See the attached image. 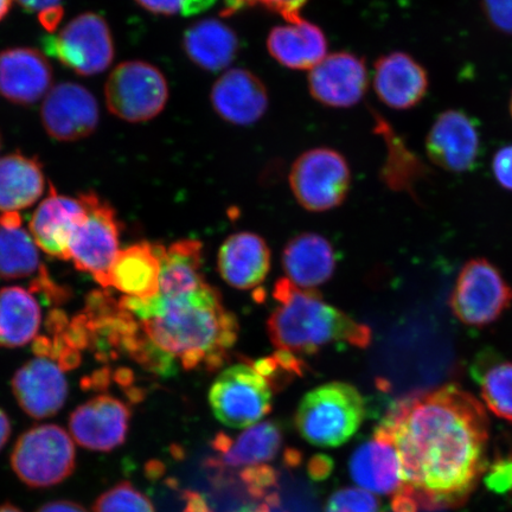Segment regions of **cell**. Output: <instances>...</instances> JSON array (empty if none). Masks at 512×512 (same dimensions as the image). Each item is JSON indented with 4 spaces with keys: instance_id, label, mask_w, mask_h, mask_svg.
<instances>
[{
    "instance_id": "obj_2",
    "label": "cell",
    "mask_w": 512,
    "mask_h": 512,
    "mask_svg": "<svg viewBox=\"0 0 512 512\" xmlns=\"http://www.w3.org/2000/svg\"><path fill=\"white\" fill-rule=\"evenodd\" d=\"M119 305L137 320L153 347L187 370L221 367L238 339V320L207 283L149 299L125 296Z\"/></svg>"
},
{
    "instance_id": "obj_25",
    "label": "cell",
    "mask_w": 512,
    "mask_h": 512,
    "mask_svg": "<svg viewBox=\"0 0 512 512\" xmlns=\"http://www.w3.org/2000/svg\"><path fill=\"white\" fill-rule=\"evenodd\" d=\"M160 258L157 246L142 242L120 251L110 271V286L126 297L149 299L159 292Z\"/></svg>"
},
{
    "instance_id": "obj_28",
    "label": "cell",
    "mask_w": 512,
    "mask_h": 512,
    "mask_svg": "<svg viewBox=\"0 0 512 512\" xmlns=\"http://www.w3.org/2000/svg\"><path fill=\"white\" fill-rule=\"evenodd\" d=\"M283 445V432L277 422L266 421L249 427L238 439H230L219 458H210L206 466L216 471L249 467L271 462Z\"/></svg>"
},
{
    "instance_id": "obj_10",
    "label": "cell",
    "mask_w": 512,
    "mask_h": 512,
    "mask_svg": "<svg viewBox=\"0 0 512 512\" xmlns=\"http://www.w3.org/2000/svg\"><path fill=\"white\" fill-rule=\"evenodd\" d=\"M209 403L223 425L251 427L271 412V382L254 366L235 364L217 376L210 388Z\"/></svg>"
},
{
    "instance_id": "obj_45",
    "label": "cell",
    "mask_w": 512,
    "mask_h": 512,
    "mask_svg": "<svg viewBox=\"0 0 512 512\" xmlns=\"http://www.w3.org/2000/svg\"><path fill=\"white\" fill-rule=\"evenodd\" d=\"M11 434V424L2 409H0V450L8 443Z\"/></svg>"
},
{
    "instance_id": "obj_44",
    "label": "cell",
    "mask_w": 512,
    "mask_h": 512,
    "mask_svg": "<svg viewBox=\"0 0 512 512\" xmlns=\"http://www.w3.org/2000/svg\"><path fill=\"white\" fill-rule=\"evenodd\" d=\"M36 512H89L82 505L70 501H55L42 505Z\"/></svg>"
},
{
    "instance_id": "obj_48",
    "label": "cell",
    "mask_w": 512,
    "mask_h": 512,
    "mask_svg": "<svg viewBox=\"0 0 512 512\" xmlns=\"http://www.w3.org/2000/svg\"><path fill=\"white\" fill-rule=\"evenodd\" d=\"M236 512H270V507H268V504H261L259 507L256 508H243Z\"/></svg>"
},
{
    "instance_id": "obj_40",
    "label": "cell",
    "mask_w": 512,
    "mask_h": 512,
    "mask_svg": "<svg viewBox=\"0 0 512 512\" xmlns=\"http://www.w3.org/2000/svg\"><path fill=\"white\" fill-rule=\"evenodd\" d=\"M136 3L153 15L170 17L181 14L183 0H136Z\"/></svg>"
},
{
    "instance_id": "obj_26",
    "label": "cell",
    "mask_w": 512,
    "mask_h": 512,
    "mask_svg": "<svg viewBox=\"0 0 512 512\" xmlns=\"http://www.w3.org/2000/svg\"><path fill=\"white\" fill-rule=\"evenodd\" d=\"M350 475L361 489L394 495L401 486L400 462L395 448L387 441L373 438L352 454Z\"/></svg>"
},
{
    "instance_id": "obj_51",
    "label": "cell",
    "mask_w": 512,
    "mask_h": 512,
    "mask_svg": "<svg viewBox=\"0 0 512 512\" xmlns=\"http://www.w3.org/2000/svg\"><path fill=\"white\" fill-rule=\"evenodd\" d=\"M3 140H2V134H0V150H2Z\"/></svg>"
},
{
    "instance_id": "obj_36",
    "label": "cell",
    "mask_w": 512,
    "mask_h": 512,
    "mask_svg": "<svg viewBox=\"0 0 512 512\" xmlns=\"http://www.w3.org/2000/svg\"><path fill=\"white\" fill-rule=\"evenodd\" d=\"M24 10L37 14L44 29L53 32L63 17L62 0H17Z\"/></svg>"
},
{
    "instance_id": "obj_38",
    "label": "cell",
    "mask_w": 512,
    "mask_h": 512,
    "mask_svg": "<svg viewBox=\"0 0 512 512\" xmlns=\"http://www.w3.org/2000/svg\"><path fill=\"white\" fill-rule=\"evenodd\" d=\"M482 8L492 28L512 36V0H482Z\"/></svg>"
},
{
    "instance_id": "obj_13",
    "label": "cell",
    "mask_w": 512,
    "mask_h": 512,
    "mask_svg": "<svg viewBox=\"0 0 512 512\" xmlns=\"http://www.w3.org/2000/svg\"><path fill=\"white\" fill-rule=\"evenodd\" d=\"M312 99L330 108L354 107L366 96L369 70L366 60L350 51L328 54L307 75Z\"/></svg>"
},
{
    "instance_id": "obj_15",
    "label": "cell",
    "mask_w": 512,
    "mask_h": 512,
    "mask_svg": "<svg viewBox=\"0 0 512 512\" xmlns=\"http://www.w3.org/2000/svg\"><path fill=\"white\" fill-rule=\"evenodd\" d=\"M210 105L228 124L251 126L268 110L270 95L264 82L251 70L229 68L210 89Z\"/></svg>"
},
{
    "instance_id": "obj_9",
    "label": "cell",
    "mask_w": 512,
    "mask_h": 512,
    "mask_svg": "<svg viewBox=\"0 0 512 512\" xmlns=\"http://www.w3.org/2000/svg\"><path fill=\"white\" fill-rule=\"evenodd\" d=\"M512 304V287L489 260L467 261L450 297V307L459 322L484 328L497 322Z\"/></svg>"
},
{
    "instance_id": "obj_19",
    "label": "cell",
    "mask_w": 512,
    "mask_h": 512,
    "mask_svg": "<svg viewBox=\"0 0 512 512\" xmlns=\"http://www.w3.org/2000/svg\"><path fill=\"white\" fill-rule=\"evenodd\" d=\"M12 390L25 413L34 419H46L61 411L68 386L60 366L49 358L37 357L17 371Z\"/></svg>"
},
{
    "instance_id": "obj_46",
    "label": "cell",
    "mask_w": 512,
    "mask_h": 512,
    "mask_svg": "<svg viewBox=\"0 0 512 512\" xmlns=\"http://www.w3.org/2000/svg\"><path fill=\"white\" fill-rule=\"evenodd\" d=\"M303 456L297 450H292V448H288L285 452V463L288 467H296L302 464Z\"/></svg>"
},
{
    "instance_id": "obj_4",
    "label": "cell",
    "mask_w": 512,
    "mask_h": 512,
    "mask_svg": "<svg viewBox=\"0 0 512 512\" xmlns=\"http://www.w3.org/2000/svg\"><path fill=\"white\" fill-rule=\"evenodd\" d=\"M366 413V402L356 387L330 382L304 396L297 409L296 426L307 443L337 447L354 437Z\"/></svg>"
},
{
    "instance_id": "obj_24",
    "label": "cell",
    "mask_w": 512,
    "mask_h": 512,
    "mask_svg": "<svg viewBox=\"0 0 512 512\" xmlns=\"http://www.w3.org/2000/svg\"><path fill=\"white\" fill-rule=\"evenodd\" d=\"M287 280L304 291L329 281L336 268L331 243L315 233H303L287 243L283 254Z\"/></svg>"
},
{
    "instance_id": "obj_35",
    "label": "cell",
    "mask_w": 512,
    "mask_h": 512,
    "mask_svg": "<svg viewBox=\"0 0 512 512\" xmlns=\"http://www.w3.org/2000/svg\"><path fill=\"white\" fill-rule=\"evenodd\" d=\"M278 472L266 464L245 467L240 478L245 483L248 494L254 498H267L271 489L278 484ZM273 495V494H272Z\"/></svg>"
},
{
    "instance_id": "obj_17",
    "label": "cell",
    "mask_w": 512,
    "mask_h": 512,
    "mask_svg": "<svg viewBox=\"0 0 512 512\" xmlns=\"http://www.w3.org/2000/svg\"><path fill=\"white\" fill-rule=\"evenodd\" d=\"M373 87L382 104L396 111H407L425 99L430 76L411 54L392 51L375 62Z\"/></svg>"
},
{
    "instance_id": "obj_50",
    "label": "cell",
    "mask_w": 512,
    "mask_h": 512,
    "mask_svg": "<svg viewBox=\"0 0 512 512\" xmlns=\"http://www.w3.org/2000/svg\"><path fill=\"white\" fill-rule=\"evenodd\" d=\"M509 111H510V115H511V118H512V92H511L510 102H509Z\"/></svg>"
},
{
    "instance_id": "obj_14",
    "label": "cell",
    "mask_w": 512,
    "mask_h": 512,
    "mask_svg": "<svg viewBox=\"0 0 512 512\" xmlns=\"http://www.w3.org/2000/svg\"><path fill=\"white\" fill-rule=\"evenodd\" d=\"M41 120L51 138L76 142L91 136L98 127L99 104L79 83L62 82L44 96Z\"/></svg>"
},
{
    "instance_id": "obj_31",
    "label": "cell",
    "mask_w": 512,
    "mask_h": 512,
    "mask_svg": "<svg viewBox=\"0 0 512 512\" xmlns=\"http://www.w3.org/2000/svg\"><path fill=\"white\" fill-rule=\"evenodd\" d=\"M476 373L486 407L498 418L512 422V362H495Z\"/></svg>"
},
{
    "instance_id": "obj_39",
    "label": "cell",
    "mask_w": 512,
    "mask_h": 512,
    "mask_svg": "<svg viewBox=\"0 0 512 512\" xmlns=\"http://www.w3.org/2000/svg\"><path fill=\"white\" fill-rule=\"evenodd\" d=\"M492 171L499 185L512 191V144L502 147L492 159Z\"/></svg>"
},
{
    "instance_id": "obj_34",
    "label": "cell",
    "mask_w": 512,
    "mask_h": 512,
    "mask_svg": "<svg viewBox=\"0 0 512 512\" xmlns=\"http://www.w3.org/2000/svg\"><path fill=\"white\" fill-rule=\"evenodd\" d=\"M325 512H381V503L364 489L345 488L335 492L325 505Z\"/></svg>"
},
{
    "instance_id": "obj_11",
    "label": "cell",
    "mask_w": 512,
    "mask_h": 512,
    "mask_svg": "<svg viewBox=\"0 0 512 512\" xmlns=\"http://www.w3.org/2000/svg\"><path fill=\"white\" fill-rule=\"evenodd\" d=\"M44 48L64 67L82 76L105 72L115 54L111 29L94 12L75 17L55 36L47 37Z\"/></svg>"
},
{
    "instance_id": "obj_18",
    "label": "cell",
    "mask_w": 512,
    "mask_h": 512,
    "mask_svg": "<svg viewBox=\"0 0 512 512\" xmlns=\"http://www.w3.org/2000/svg\"><path fill=\"white\" fill-rule=\"evenodd\" d=\"M53 85V69L41 51L11 48L0 51V95L15 105L30 106Z\"/></svg>"
},
{
    "instance_id": "obj_29",
    "label": "cell",
    "mask_w": 512,
    "mask_h": 512,
    "mask_svg": "<svg viewBox=\"0 0 512 512\" xmlns=\"http://www.w3.org/2000/svg\"><path fill=\"white\" fill-rule=\"evenodd\" d=\"M41 324V309L22 287L0 290V347L17 348L32 341Z\"/></svg>"
},
{
    "instance_id": "obj_20",
    "label": "cell",
    "mask_w": 512,
    "mask_h": 512,
    "mask_svg": "<svg viewBox=\"0 0 512 512\" xmlns=\"http://www.w3.org/2000/svg\"><path fill=\"white\" fill-rule=\"evenodd\" d=\"M86 215L81 197L50 195L36 209L30 222V234L36 245L54 258L69 260L70 240Z\"/></svg>"
},
{
    "instance_id": "obj_21",
    "label": "cell",
    "mask_w": 512,
    "mask_h": 512,
    "mask_svg": "<svg viewBox=\"0 0 512 512\" xmlns=\"http://www.w3.org/2000/svg\"><path fill=\"white\" fill-rule=\"evenodd\" d=\"M266 47L272 59L287 69L310 72L328 55L329 42L315 23L299 22L275 25L268 32Z\"/></svg>"
},
{
    "instance_id": "obj_30",
    "label": "cell",
    "mask_w": 512,
    "mask_h": 512,
    "mask_svg": "<svg viewBox=\"0 0 512 512\" xmlns=\"http://www.w3.org/2000/svg\"><path fill=\"white\" fill-rule=\"evenodd\" d=\"M44 271L31 234L21 226L0 224V279H24Z\"/></svg>"
},
{
    "instance_id": "obj_41",
    "label": "cell",
    "mask_w": 512,
    "mask_h": 512,
    "mask_svg": "<svg viewBox=\"0 0 512 512\" xmlns=\"http://www.w3.org/2000/svg\"><path fill=\"white\" fill-rule=\"evenodd\" d=\"M332 471H334V460L325 456V454H317L307 464V472L315 482H322V480L329 478Z\"/></svg>"
},
{
    "instance_id": "obj_23",
    "label": "cell",
    "mask_w": 512,
    "mask_h": 512,
    "mask_svg": "<svg viewBox=\"0 0 512 512\" xmlns=\"http://www.w3.org/2000/svg\"><path fill=\"white\" fill-rule=\"evenodd\" d=\"M271 252L259 235L242 232L229 236L219 252V271L230 286L252 290L270 272Z\"/></svg>"
},
{
    "instance_id": "obj_1",
    "label": "cell",
    "mask_w": 512,
    "mask_h": 512,
    "mask_svg": "<svg viewBox=\"0 0 512 512\" xmlns=\"http://www.w3.org/2000/svg\"><path fill=\"white\" fill-rule=\"evenodd\" d=\"M489 437L482 402L457 384L399 400L374 433L398 454L401 486L395 494L427 511L467 502L488 470Z\"/></svg>"
},
{
    "instance_id": "obj_49",
    "label": "cell",
    "mask_w": 512,
    "mask_h": 512,
    "mask_svg": "<svg viewBox=\"0 0 512 512\" xmlns=\"http://www.w3.org/2000/svg\"><path fill=\"white\" fill-rule=\"evenodd\" d=\"M0 512H23V511L19 510L17 507H15V505L6 503L3 505H0Z\"/></svg>"
},
{
    "instance_id": "obj_37",
    "label": "cell",
    "mask_w": 512,
    "mask_h": 512,
    "mask_svg": "<svg viewBox=\"0 0 512 512\" xmlns=\"http://www.w3.org/2000/svg\"><path fill=\"white\" fill-rule=\"evenodd\" d=\"M484 483L495 494H508L512 491V456L499 458L488 466Z\"/></svg>"
},
{
    "instance_id": "obj_7",
    "label": "cell",
    "mask_w": 512,
    "mask_h": 512,
    "mask_svg": "<svg viewBox=\"0 0 512 512\" xmlns=\"http://www.w3.org/2000/svg\"><path fill=\"white\" fill-rule=\"evenodd\" d=\"M288 182L300 206L323 213L341 206L348 197L351 170L341 152L315 147L294 160Z\"/></svg>"
},
{
    "instance_id": "obj_5",
    "label": "cell",
    "mask_w": 512,
    "mask_h": 512,
    "mask_svg": "<svg viewBox=\"0 0 512 512\" xmlns=\"http://www.w3.org/2000/svg\"><path fill=\"white\" fill-rule=\"evenodd\" d=\"M17 477L30 488H50L73 475L76 453L72 438L60 426L31 428L19 437L11 454Z\"/></svg>"
},
{
    "instance_id": "obj_27",
    "label": "cell",
    "mask_w": 512,
    "mask_h": 512,
    "mask_svg": "<svg viewBox=\"0 0 512 512\" xmlns=\"http://www.w3.org/2000/svg\"><path fill=\"white\" fill-rule=\"evenodd\" d=\"M46 188L40 160L11 153L0 158V213H18L37 202Z\"/></svg>"
},
{
    "instance_id": "obj_22",
    "label": "cell",
    "mask_w": 512,
    "mask_h": 512,
    "mask_svg": "<svg viewBox=\"0 0 512 512\" xmlns=\"http://www.w3.org/2000/svg\"><path fill=\"white\" fill-rule=\"evenodd\" d=\"M182 48L196 67L223 73L238 57L240 41L234 29L221 19L204 18L184 31Z\"/></svg>"
},
{
    "instance_id": "obj_16",
    "label": "cell",
    "mask_w": 512,
    "mask_h": 512,
    "mask_svg": "<svg viewBox=\"0 0 512 512\" xmlns=\"http://www.w3.org/2000/svg\"><path fill=\"white\" fill-rule=\"evenodd\" d=\"M130 419V409L124 402L102 395L75 409L69 431L80 446L110 452L125 443Z\"/></svg>"
},
{
    "instance_id": "obj_32",
    "label": "cell",
    "mask_w": 512,
    "mask_h": 512,
    "mask_svg": "<svg viewBox=\"0 0 512 512\" xmlns=\"http://www.w3.org/2000/svg\"><path fill=\"white\" fill-rule=\"evenodd\" d=\"M94 512H156L150 499L123 482L102 494L93 507Z\"/></svg>"
},
{
    "instance_id": "obj_8",
    "label": "cell",
    "mask_w": 512,
    "mask_h": 512,
    "mask_svg": "<svg viewBox=\"0 0 512 512\" xmlns=\"http://www.w3.org/2000/svg\"><path fill=\"white\" fill-rule=\"evenodd\" d=\"M86 215L70 240L69 260L93 275L101 286H110V271L119 254L120 224L111 204L94 192L80 195Z\"/></svg>"
},
{
    "instance_id": "obj_42",
    "label": "cell",
    "mask_w": 512,
    "mask_h": 512,
    "mask_svg": "<svg viewBox=\"0 0 512 512\" xmlns=\"http://www.w3.org/2000/svg\"><path fill=\"white\" fill-rule=\"evenodd\" d=\"M183 499L185 501L184 512H213L207 498L195 491H184Z\"/></svg>"
},
{
    "instance_id": "obj_33",
    "label": "cell",
    "mask_w": 512,
    "mask_h": 512,
    "mask_svg": "<svg viewBox=\"0 0 512 512\" xmlns=\"http://www.w3.org/2000/svg\"><path fill=\"white\" fill-rule=\"evenodd\" d=\"M307 3L309 0H223L221 17H230L245 9L261 8L284 18L285 22H299Z\"/></svg>"
},
{
    "instance_id": "obj_47",
    "label": "cell",
    "mask_w": 512,
    "mask_h": 512,
    "mask_svg": "<svg viewBox=\"0 0 512 512\" xmlns=\"http://www.w3.org/2000/svg\"><path fill=\"white\" fill-rule=\"evenodd\" d=\"M12 2L14 0H0V21H3L6 15L9 14Z\"/></svg>"
},
{
    "instance_id": "obj_6",
    "label": "cell",
    "mask_w": 512,
    "mask_h": 512,
    "mask_svg": "<svg viewBox=\"0 0 512 512\" xmlns=\"http://www.w3.org/2000/svg\"><path fill=\"white\" fill-rule=\"evenodd\" d=\"M169 83L162 70L145 61L118 64L106 81L108 111L127 123H146L168 105Z\"/></svg>"
},
{
    "instance_id": "obj_3",
    "label": "cell",
    "mask_w": 512,
    "mask_h": 512,
    "mask_svg": "<svg viewBox=\"0 0 512 512\" xmlns=\"http://www.w3.org/2000/svg\"><path fill=\"white\" fill-rule=\"evenodd\" d=\"M277 309L268 319V334L274 348L294 356L310 355L334 343L367 348L371 330L341 310L325 303L317 293L304 291L287 279L274 288Z\"/></svg>"
},
{
    "instance_id": "obj_12",
    "label": "cell",
    "mask_w": 512,
    "mask_h": 512,
    "mask_svg": "<svg viewBox=\"0 0 512 512\" xmlns=\"http://www.w3.org/2000/svg\"><path fill=\"white\" fill-rule=\"evenodd\" d=\"M426 151L440 169L454 174L472 171L482 151L476 119L460 110L440 113L427 133Z\"/></svg>"
},
{
    "instance_id": "obj_43",
    "label": "cell",
    "mask_w": 512,
    "mask_h": 512,
    "mask_svg": "<svg viewBox=\"0 0 512 512\" xmlns=\"http://www.w3.org/2000/svg\"><path fill=\"white\" fill-rule=\"evenodd\" d=\"M217 0H183L181 15L194 17L203 14L216 4Z\"/></svg>"
}]
</instances>
